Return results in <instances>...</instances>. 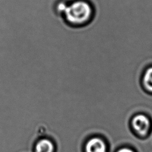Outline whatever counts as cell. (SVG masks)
<instances>
[{
    "label": "cell",
    "instance_id": "obj_2",
    "mask_svg": "<svg viewBox=\"0 0 152 152\" xmlns=\"http://www.w3.org/2000/svg\"><path fill=\"white\" fill-rule=\"evenodd\" d=\"M84 152H107L108 146L104 138L94 136L88 138L84 146Z\"/></svg>",
    "mask_w": 152,
    "mask_h": 152
},
{
    "label": "cell",
    "instance_id": "obj_5",
    "mask_svg": "<svg viewBox=\"0 0 152 152\" xmlns=\"http://www.w3.org/2000/svg\"><path fill=\"white\" fill-rule=\"evenodd\" d=\"M144 83L146 88L152 91V67L146 71L144 77Z\"/></svg>",
    "mask_w": 152,
    "mask_h": 152
},
{
    "label": "cell",
    "instance_id": "obj_6",
    "mask_svg": "<svg viewBox=\"0 0 152 152\" xmlns=\"http://www.w3.org/2000/svg\"><path fill=\"white\" fill-rule=\"evenodd\" d=\"M67 4L65 2H60L56 6V11L59 12L60 14H63L64 11L65 10L66 6H67Z\"/></svg>",
    "mask_w": 152,
    "mask_h": 152
},
{
    "label": "cell",
    "instance_id": "obj_4",
    "mask_svg": "<svg viewBox=\"0 0 152 152\" xmlns=\"http://www.w3.org/2000/svg\"><path fill=\"white\" fill-rule=\"evenodd\" d=\"M55 150L54 142L47 137L38 140L34 146V152H55Z\"/></svg>",
    "mask_w": 152,
    "mask_h": 152
},
{
    "label": "cell",
    "instance_id": "obj_7",
    "mask_svg": "<svg viewBox=\"0 0 152 152\" xmlns=\"http://www.w3.org/2000/svg\"><path fill=\"white\" fill-rule=\"evenodd\" d=\"M116 152H134L132 149L128 147H122L118 148Z\"/></svg>",
    "mask_w": 152,
    "mask_h": 152
},
{
    "label": "cell",
    "instance_id": "obj_3",
    "mask_svg": "<svg viewBox=\"0 0 152 152\" xmlns=\"http://www.w3.org/2000/svg\"><path fill=\"white\" fill-rule=\"evenodd\" d=\"M150 121L144 115L135 116L132 120V126L135 131L140 135H145L147 133L150 128Z\"/></svg>",
    "mask_w": 152,
    "mask_h": 152
},
{
    "label": "cell",
    "instance_id": "obj_1",
    "mask_svg": "<svg viewBox=\"0 0 152 152\" xmlns=\"http://www.w3.org/2000/svg\"><path fill=\"white\" fill-rule=\"evenodd\" d=\"M62 15L68 24L80 27L91 22L94 15V9L88 1L75 0L67 5Z\"/></svg>",
    "mask_w": 152,
    "mask_h": 152
}]
</instances>
